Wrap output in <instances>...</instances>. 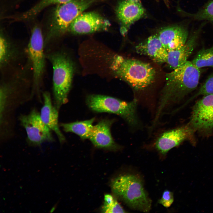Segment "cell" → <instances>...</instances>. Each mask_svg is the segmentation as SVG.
<instances>
[{
  "mask_svg": "<svg viewBox=\"0 0 213 213\" xmlns=\"http://www.w3.org/2000/svg\"><path fill=\"white\" fill-rule=\"evenodd\" d=\"M46 56L52 66L54 106L59 110L63 105L68 101L74 67L71 59L64 52H52Z\"/></svg>",
  "mask_w": 213,
  "mask_h": 213,
  "instance_id": "obj_4",
  "label": "cell"
},
{
  "mask_svg": "<svg viewBox=\"0 0 213 213\" xmlns=\"http://www.w3.org/2000/svg\"><path fill=\"white\" fill-rule=\"evenodd\" d=\"M93 0H72L58 4L53 14L46 41L68 31L71 24L91 4Z\"/></svg>",
  "mask_w": 213,
  "mask_h": 213,
  "instance_id": "obj_6",
  "label": "cell"
},
{
  "mask_svg": "<svg viewBox=\"0 0 213 213\" xmlns=\"http://www.w3.org/2000/svg\"><path fill=\"white\" fill-rule=\"evenodd\" d=\"M114 121L104 119L93 125L89 139L95 147L112 150L120 149L121 146L114 141L111 133V128Z\"/></svg>",
  "mask_w": 213,
  "mask_h": 213,
  "instance_id": "obj_13",
  "label": "cell"
},
{
  "mask_svg": "<svg viewBox=\"0 0 213 213\" xmlns=\"http://www.w3.org/2000/svg\"><path fill=\"white\" fill-rule=\"evenodd\" d=\"M110 26L108 20L95 12H83L70 25L68 31L76 34H85L106 31Z\"/></svg>",
  "mask_w": 213,
  "mask_h": 213,
  "instance_id": "obj_11",
  "label": "cell"
},
{
  "mask_svg": "<svg viewBox=\"0 0 213 213\" xmlns=\"http://www.w3.org/2000/svg\"><path fill=\"white\" fill-rule=\"evenodd\" d=\"M191 62L199 69L206 67H213V46L200 50Z\"/></svg>",
  "mask_w": 213,
  "mask_h": 213,
  "instance_id": "obj_20",
  "label": "cell"
},
{
  "mask_svg": "<svg viewBox=\"0 0 213 213\" xmlns=\"http://www.w3.org/2000/svg\"><path fill=\"white\" fill-rule=\"evenodd\" d=\"M200 75V69L189 61L166 74L165 84L156 104L154 123L170 114L173 106L197 88Z\"/></svg>",
  "mask_w": 213,
  "mask_h": 213,
  "instance_id": "obj_1",
  "label": "cell"
},
{
  "mask_svg": "<svg viewBox=\"0 0 213 213\" xmlns=\"http://www.w3.org/2000/svg\"><path fill=\"white\" fill-rule=\"evenodd\" d=\"M17 51L13 45L1 33L0 37V65L2 68L8 65L15 58Z\"/></svg>",
  "mask_w": 213,
  "mask_h": 213,
  "instance_id": "obj_19",
  "label": "cell"
},
{
  "mask_svg": "<svg viewBox=\"0 0 213 213\" xmlns=\"http://www.w3.org/2000/svg\"><path fill=\"white\" fill-rule=\"evenodd\" d=\"M156 34L167 52L183 46L189 37L187 29L180 26L165 27L160 30Z\"/></svg>",
  "mask_w": 213,
  "mask_h": 213,
  "instance_id": "obj_14",
  "label": "cell"
},
{
  "mask_svg": "<svg viewBox=\"0 0 213 213\" xmlns=\"http://www.w3.org/2000/svg\"><path fill=\"white\" fill-rule=\"evenodd\" d=\"M111 188L115 195L131 208L143 212H149L151 201L137 176L127 174L120 175L112 182Z\"/></svg>",
  "mask_w": 213,
  "mask_h": 213,
  "instance_id": "obj_5",
  "label": "cell"
},
{
  "mask_svg": "<svg viewBox=\"0 0 213 213\" xmlns=\"http://www.w3.org/2000/svg\"><path fill=\"white\" fill-rule=\"evenodd\" d=\"M110 67L117 77L129 84L135 91H141L154 82L156 71L149 63L122 56H114Z\"/></svg>",
  "mask_w": 213,
  "mask_h": 213,
  "instance_id": "obj_3",
  "label": "cell"
},
{
  "mask_svg": "<svg viewBox=\"0 0 213 213\" xmlns=\"http://www.w3.org/2000/svg\"><path fill=\"white\" fill-rule=\"evenodd\" d=\"M95 120V118L94 117L83 121L61 123L59 126L64 132L74 133L81 139L85 140L89 139Z\"/></svg>",
  "mask_w": 213,
  "mask_h": 213,
  "instance_id": "obj_18",
  "label": "cell"
},
{
  "mask_svg": "<svg viewBox=\"0 0 213 213\" xmlns=\"http://www.w3.org/2000/svg\"><path fill=\"white\" fill-rule=\"evenodd\" d=\"M145 10L140 0H122L117 5L116 14L120 22L123 34L127 28L144 14Z\"/></svg>",
  "mask_w": 213,
  "mask_h": 213,
  "instance_id": "obj_12",
  "label": "cell"
},
{
  "mask_svg": "<svg viewBox=\"0 0 213 213\" xmlns=\"http://www.w3.org/2000/svg\"><path fill=\"white\" fill-rule=\"evenodd\" d=\"M200 30H196L188 37L185 43L178 49L167 52L166 62L171 69L174 70L185 64L188 60L196 45Z\"/></svg>",
  "mask_w": 213,
  "mask_h": 213,
  "instance_id": "obj_15",
  "label": "cell"
},
{
  "mask_svg": "<svg viewBox=\"0 0 213 213\" xmlns=\"http://www.w3.org/2000/svg\"><path fill=\"white\" fill-rule=\"evenodd\" d=\"M102 212L104 213H125V210L115 199L108 204H104L102 208Z\"/></svg>",
  "mask_w": 213,
  "mask_h": 213,
  "instance_id": "obj_24",
  "label": "cell"
},
{
  "mask_svg": "<svg viewBox=\"0 0 213 213\" xmlns=\"http://www.w3.org/2000/svg\"><path fill=\"white\" fill-rule=\"evenodd\" d=\"M173 201L174 197L172 192L166 190L163 192L162 197L159 200L158 202L164 207L168 208L171 205Z\"/></svg>",
  "mask_w": 213,
  "mask_h": 213,
  "instance_id": "obj_25",
  "label": "cell"
},
{
  "mask_svg": "<svg viewBox=\"0 0 213 213\" xmlns=\"http://www.w3.org/2000/svg\"><path fill=\"white\" fill-rule=\"evenodd\" d=\"M85 101L88 107L93 112L117 115L133 130L142 128V122L138 112L139 103L135 98L126 101L109 96L93 94L87 96Z\"/></svg>",
  "mask_w": 213,
  "mask_h": 213,
  "instance_id": "obj_2",
  "label": "cell"
},
{
  "mask_svg": "<svg viewBox=\"0 0 213 213\" xmlns=\"http://www.w3.org/2000/svg\"><path fill=\"white\" fill-rule=\"evenodd\" d=\"M43 104L40 113L43 122L56 135L60 142L64 143L65 138L59 128L58 110L52 103L50 94L48 91L43 93Z\"/></svg>",
  "mask_w": 213,
  "mask_h": 213,
  "instance_id": "obj_16",
  "label": "cell"
},
{
  "mask_svg": "<svg viewBox=\"0 0 213 213\" xmlns=\"http://www.w3.org/2000/svg\"><path fill=\"white\" fill-rule=\"evenodd\" d=\"M188 123L195 131L211 133L213 130V94L203 96L197 101Z\"/></svg>",
  "mask_w": 213,
  "mask_h": 213,
  "instance_id": "obj_9",
  "label": "cell"
},
{
  "mask_svg": "<svg viewBox=\"0 0 213 213\" xmlns=\"http://www.w3.org/2000/svg\"><path fill=\"white\" fill-rule=\"evenodd\" d=\"M19 120L30 145L40 146L44 142L54 141L52 131L43 122L40 113L35 109L28 114L21 115Z\"/></svg>",
  "mask_w": 213,
  "mask_h": 213,
  "instance_id": "obj_8",
  "label": "cell"
},
{
  "mask_svg": "<svg viewBox=\"0 0 213 213\" xmlns=\"http://www.w3.org/2000/svg\"><path fill=\"white\" fill-rule=\"evenodd\" d=\"M72 0H42L32 8L33 12L38 14L41 10L48 6L56 4L64 3Z\"/></svg>",
  "mask_w": 213,
  "mask_h": 213,
  "instance_id": "obj_23",
  "label": "cell"
},
{
  "mask_svg": "<svg viewBox=\"0 0 213 213\" xmlns=\"http://www.w3.org/2000/svg\"><path fill=\"white\" fill-rule=\"evenodd\" d=\"M187 14L188 16L198 20H208L213 23V1L207 3L196 13Z\"/></svg>",
  "mask_w": 213,
  "mask_h": 213,
  "instance_id": "obj_22",
  "label": "cell"
},
{
  "mask_svg": "<svg viewBox=\"0 0 213 213\" xmlns=\"http://www.w3.org/2000/svg\"><path fill=\"white\" fill-rule=\"evenodd\" d=\"M213 94V72L208 77L198 91L179 108L181 109L193 99L200 95L203 96Z\"/></svg>",
  "mask_w": 213,
  "mask_h": 213,
  "instance_id": "obj_21",
  "label": "cell"
},
{
  "mask_svg": "<svg viewBox=\"0 0 213 213\" xmlns=\"http://www.w3.org/2000/svg\"><path fill=\"white\" fill-rule=\"evenodd\" d=\"M44 42L41 30L38 26L33 29L27 52L32 70L33 86L38 88L41 84L45 67Z\"/></svg>",
  "mask_w": 213,
  "mask_h": 213,
  "instance_id": "obj_7",
  "label": "cell"
},
{
  "mask_svg": "<svg viewBox=\"0 0 213 213\" xmlns=\"http://www.w3.org/2000/svg\"><path fill=\"white\" fill-rule=\"evenodd\" d=\"M135 48L138 54L147 56L156 62H166L167 51L156 34L149 36L138 44Z\"/></svg>",
  "mask_w": 213,
  "mask_h": 213,
  "instance_id": "obj_17",
  "label": "cell"
},
{
  "mask_svg": "<svg viewBox=\"0 0 213 213\" xmlns=\"http://www.w3.org/2000/svg\"><path fill=\"white\" fill-rule=\"evenodd\" d=\"M56 205V204L55 206H54L51 209V210H50V212H53L54 211V210L56 208V206H57Z\"/></svg>",
  "mask_w": 213,
  "mask_h": 213,
  "instance_id": "obj_26",
  "label": "cell"
},
{
  "mask_svg": "<svg viewBox=\"0 0 213 213\" xmlns=\"http://www.w3.org/2000/svg\"><path fill=\"white\" fill-rule=\"evenodd\" d=\"M195 132L189 123L165 130L154 139V147L160 153L165 155L184 141L191 138Z\"/></svg>",
  "mask_w": 213,
  "mask_h": 213,
  "instance_id": "obj_10",
  "label": "cell"
}]
</instances>
